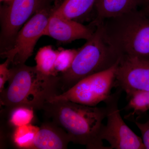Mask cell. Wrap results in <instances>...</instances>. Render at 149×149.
<instances>
[{
    "instance_id": "277c9868",
    "label": "cell",
    "mask_w": 149,
    "mask_h": 149,
    "mask_svg": "<svg viewBox=\"0 0 149 149\" xmlns=\"http://www.w3.org/2000/svg\"><path fill=\"white\" fill-rule=\"evenodd\" d=\"M95 24L93 35L78 50L70 68L58 75L62 93L83 78L109 69L122 57L107 42L101 23Z\"/></svg>"
},
{
    "instance_id": "8992f818",
    "label": "cell",
    "mask_w": 149,
    "mask_h": 149,
    "mask_svg": "<svg viewBox=\"0 0 149 149\" xmlns=\"http://www.w3.org/2000/svg\"><path fill=\"white\" fill-rule=\"evenodd\" d=\"M54 0H11L0 9L1 53L12 47L17 33L35 14L52 5Z\"/></svg>"
},
{
    "instance_id": "8fae6325",
    "label": "cell",
    "mask_w": 149,
    "mask_h": 149,
    "mask_svg": "<svg viewBox=\"0 0 149 149\" xmlns=\"http://www.w3.org/2000/svg\"><path fill=\"white\" fill-rule=\"evenodd\" d=\"M71 139L66 131L53 121L43 123L34 139L32 149H67Z\"/></svg>"
},
{
    "instance_id": "4fadbf2b",
    "label": "cell",
    "mask_w": 149,
    "mask_h": 149,
    "mask_svg": "<svg viewBox=\"0 0 149 149\" xmlns=\"http://www.w3.org/2000/svg\"><path fill=\"white\" fill-rule=\"evenodd\" d=\"M97 0H63L55 6L54 13L68 19L78 22L91 13Z\"/></svg>"
},
{
    "instance_id": "30bf717a",
    "label": "cell",
    "mask_w": 149,
    "mask_h": 149,
    "mask_svg": "<svg viewBox=\"0 0 149 149\" xmlns=\"http://www.w3.org/2000/svg\"><path fill=\"white\" fill-rule=\"evenodd\" d=\"M94 31L79 22L64 18L53 13L43 36H49L62 42L69 43L80 39L89 40Z\"/></svg>"
},
{
    "instance_id": "3957f363",
    "label": "cell",
    "mask_w": 149,
    "mask_h": 149,
    "mask_svg": "<svg viewBox=\"0 0 149 149\" xmlns=\"http://www.w3.org/2000/svg\"><path fill=\"white\" fill-rule=\"evenodd\" d=\"M109 44L121 56L149 59V7L140 8L101 22Z\"/></svg>"
},
{
    "instance_id": "ac0fdd59",
    "label": "cell",
    "mask_w": 149,
    "mask_h": 149,
    "mask_svg": "<svg viewBox=\"0 0 149 149\" xmlns=\"http://www.w3.org/2000/svg\"><path fill=\"white\" fill-rule=\"evenodd\" d=\"M78 50L74 49L58 50L55 63V70L58 76L66 72L70 68L77 55Z\"/></svg>"
},
{
    "instance_id": "603a6c76",
    "label": "cell",
    "mask_w": 149,
    "mask_h": 149,
    "mask_svg": "<svg viewBox=\"0 0 149 149\" xmlns=\"http://www.w3.org/2000/svg\"><path fill=\"white\" fill-rule=\"evenodd\" d=\"M11 0H1V1H4L5 3L8 2L10 1Z\"/></svg>"
},
{
    "instance_id": "9c48e42d",
    "label": "cell",
    "mask_w": 149,
    "mask_h": 149,
    "mask_svg": "<svg viewBox=\"0 0 149 149\" xmlns=\"http://www.w3.org/2000/svg\"><path fill=\"white\" fill-rule=\"evenodd\" d=\"M115 87L127 96L137 91H149V59L123 56L115 72Z\"/></svg>"
},
{
    "instance_id": "7a4b0ae2",
    "label": "cell",
    "mask_w": 149,
    "mask_h": 149,
    "mask_svg": "<svg viewBox=\"0 0 149 149\" xmlns=\"http://www.w3.org/2000/svg\"><path fill=\"white\" fill-rule=\"evenodd\" d=\"M8 82L0 95L1 105L7 109L24 106L42 109L52 98L61 94L59 76H47L35 66L14 65Z\"/></svg>"
},
{
    "instance_id": "7c38bea8",
    "label": "cell",
    "mask_w": 149,
    "mask_h": 149,
    "mask_svg": "<svg viewBox=\"0 0 149 149\" xmlns=\"http://www.w3.org/2000/svg\"><path fill=\"white\" fill-rule=\"evenodd\" d=\"M144 5V0H97L95 23L120 16Z\"/></svg>"
},
{
    "instance_id": "ba28073f",
    "label": "cell",
    "mask_w": 149,
    "mask_h": 149,
    "mask_svg": "<svg viewBox=\"0 0 149 149\" xmlns=\"http://www.w3.org/2000/svg\"><path fill=\"white\" fill-rule=\"evenodd\" d=\"M122 90L118 88L104 102L107 119L101 133V138L109 144L111 149H146L143 140L126 125L120 115L118 100Z\"/></svg>"
},
{
    "instance_id": "52a82bcc",
    "label": "cell",
    "mask_w": 149,
    "mask_h": 149,
    "mask_svg": "<svg viewBox=\"0 0 149 149\" xmlns=\"http://www.w3.org/2000/svg\"><path fill=\"white\" fill-rule=\"evenodd\" d=\"M54 9V4L35 14L19 31L12 47L1 53V57L8 59L13 66L24 64L33 54L37 42L43 36Z\"/></svg>"
},
{
    "instance_id": "7402d4cb",
    "label": "cell",
    "mask_w": 149,
    "mask_h": 149,
    "mask_svg": "<svg viewBox=\"0 0 149 149\" xmlns=\"http://www.w3.org/2000/svg\"><path fill=\"white\" fill-rule=\"evenodd\" d=\"M145 5L149 7V0H144Z\"/></svg>"
},
{
    "instance_id": "9a60e30c",
    "label": "cell",
    "mask_w": 149,
    "mask_h": 149,
    "mask_svg": "<svg viewBox=\"0 0 149 149\" xmlns=\"http://www.w3.org/2000/svg\"><path fill=\"white\" fill-rule=\"evenodd\" d=\"M40 128L31 123L14 128L11 134L12 143L17 148L32 149L34 139Z\"/></svg>"
},
{
    "instance_id": "5b68a950",
    "label": "cell",
    "mask_w": 149,
    "mask_h": 149,
    "mask_svg": "<svg viewBox=\"0 0 149 149\" xmlns=\"http://www.w3.org/2000/svg\"><path fill=\"white\" fill-rule=\"evenodd\" d=\"M119 62L109 69L83 78L49 101H69L91 107L104 102L111 95L112 88L115 87L116 70Z\"/></svg>"
},
{
    "instance_id": "e0dca14e",
    "label": "cell",
    "mask_w": 149,
    "mask_h": 149,
    "mask_svg": "<svg viewBox=\"0 0 149 149\" xmlns=\"http://www.w3.org/2000/svg\"><path fill=\"white\" fill-rule=\"evenodd\" d=\"M128 103L124 109L131 111L125 118L140 116L149 110V91H137L127 96Z\"/></svg>"
},
{
    "instance_id": "ffe728a7",
    "label": "cell",
    "mask_w": 149,
    "mask_h": 149,
    "mask_svg": "<svg viewBox=\"0 0 149 149\" xmlns=\"http://www.w3.org/2000/svg\"><path fill=\"white\" fill-rule=\"evenodd\" d=\"M135 123L141 131L146 149H149V118L148 121L144 123L136 121Z\"/></svg>"
},
{
    "instance_id": "44dd1931",
    "label": "cell",
    "mask_w": 149,
    "mask_h": 149,
    "mask_svg": "<svg viewBox=\"0 0 149 149\" xmlns=\"http://www.w3.org/2000/svg\"><path fill=\"white\" fill-rule=\"evenodd\" d=\"M54 4L58 5L63 0H54Z\"/></svg>"
},
{
    "instance_id": "2e32d148",
    "label": "cell",
    "mask_w": 149,
    "mask_h": 149,
    "mask_svg": "<svg viewBox=\"0 0 149 149\" xmlns=\"http://www.w3.org/2000/svg\"><path fill=\"white\" fill-rule=\"evenodd\" d=\"M34 109L28 107L19 106L10 109L5 108L2 112L7 114L8 125L14 128L31 124L34 119Z\"/></svg>"
},
{
    "instance_id": "6da1fadb",
    "label": "cell",
    "mask_w": 149,
    "mask_h": 149,
    "mask_svg": "<svg viewBox=\"0 0 149 149\" xmlns=\"http://www.w3.org/2000/svg\"><path fill=\"white\" fill-rule=\"evenodd\" d=\"M52 121L69 135L71 142L88 149H111L101 138L106 107H91L65 100L48 102L43 109Z\"/></svg>"
},
{
    "instance_id": "d6986e66",
    "label": "cell",
    "mask_w": 149,
    "mask_h": 149,
    "mask_svg": "<svg viewBox=\"0 0 149 149\" xmlns=\"http://www.w3.org/2000/svg\"><path fill=\"white\" fill-rule=\"evenodd\" d=\"M10 63V61L6 59L3 63L0 65V93L3 91L5 85L9 79L10 69L8 67Z\"/></svg>"
},
{
    "instance_id": "5bb4252c",
    "label": "cell",
    "mask_w": 149,
    "mask_h": 149,
    "mask_svg": "<svg viewBox=\"0 0 149 149\" xmlns=\"http://www.w3.org/2000/svg\"><path fill=\"white\" fill-rule=\"evenodd\" d=\"M58 50H55L51 46L40 48L35 56L36 69L47 76H58L55 70V63Z\"/></svg>"
}]
</instances>
